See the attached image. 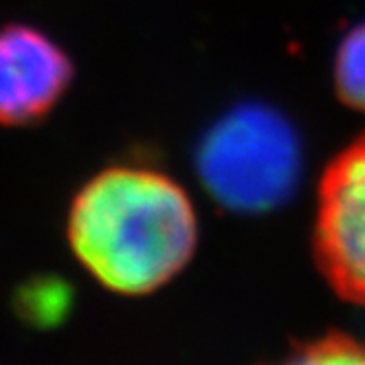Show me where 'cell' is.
<instances>
[{"mask_svg": "<svg viewBox=\"0 0 365 365\" xmlns=\"http://www.w3.org/2000/svg\"><path fill=\"white\" fill-rule=\"evenodd\" d=\"M317 262L346 299L365 306V137L324 174L315 227Z\"/></svg>", "mask_w": 365, "mask_h": 365, "instance_id": "3957f363", "label": "cell"}, {"mask_svg": "<svg viewBox=\"0 0 365 365\" xmlns=\"http://www.w3.org/2000/svg\"><path fill=\"white\" fill-rule=\"evenodd\" d=\"M334 80L341 99L365 110V22L354 27L339 46Z\"/></svg>", "mask_w": 365, "mask_h": 365, "instance_id": "5b68a950", "label": "cell"}, {"mask_svg": "<svg viewBox=\"0 0 365 365\" xmlns=\"http://www.w3.org/2000/svg\"><path fill=\"white\" fill-rule=\"evenodd\" d=\"M73 82L64 48L40 29L7 24L0 29V123L27 125L58 106Z\"/></svg>", "mask_w": 365, "mask_h": 365, "instance_id": "277c9868", "label": "cell"}, {"mask_svg": "<svg viewBox=\"0 0 365 365\" xmlns=\"http://www.w3.org/2000/svg\"><path fill=\"white\" fill-rule=\"evenodd\" d=\"M68 242L106 289L148 295L187 267L198 220L190 196L170 176L145 168H108L77 192Z\"/></svg>", "mask_w": 365, "mask_h": 365, "instance_id": "6da1fadb", "label": "cell"}, {"mask_svg": "<svg viewBox=\"0 0 365 365\" xmlns=\"http://www.w3.org/2000/svg\"><path fill=\"white\" fill-rule=\"evenodd\" d=\"M196 168L207 192L225 210L264 214L297 190L302 143L282 113L264 103H242L202 137Z\"/></svg>", "mask_w": 365, "mask_h": 365, "instance_id": "7a4b0ae2", "label": "cell"}, {"mask_svg": "<svg viewBox=\"0 0 365 365\" xmlns=\"http://www.w3.org/2000/svg\"><path fill=\"white\" fill-rule=\"evenodd\" d=\"M295 363H365V346L346 334H326L308 341L291 356Z\"/></svg>", "mask_w": 365, "mask_h": 365, "instance_id": "8992f818", "label": "cell"}]
</instances>
